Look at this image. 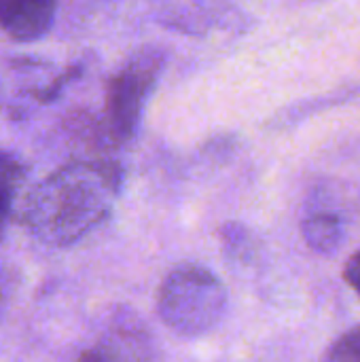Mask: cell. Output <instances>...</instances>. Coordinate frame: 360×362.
<instances>
[{
	"mask_svg": "<svg viewBox=\"0 0 360 362\" xmlns=\"http://www.w3.org/2000/svg\"><path fill=\"white\" fill-rule=\"evenodd\" d=\"M4 303V282H2V276H0V308Z\"/></svg>",
	"mask_w": 360,
	"mask_h": 362,
	"instance_id": "10",
	"label": "cell"
},
{
	"mask_svg": "<svg viewBox=\"0 0 360 362\" xmlns=\"http://www.w3.org/2000/svg\"><path fill=\"white\" fill-rule=\"evenodd\" d=\"M57 0H0V30L15 42H34L53 25Z\"/></svg>",
	"mask_w": 360,
	"mask_h": 362,
	"instance_id": "5",
	"label": "cell"
},
{
	"mask_svg": "<svg viewBox=\"0 0 360 362\" xmlns=\"http://www.w3.org/2000/svg\"><path fill=\"white\" fill-rule=\"evenodd\" d=\"M155 341L149 327L132 312H115L79 352L74 362H153Z\"/></svg>",
	"mask_w": 360,
	"mask_h": 362,
	"instance_id": "4",
	"label": "cell"
},
{
	"mask_svg": "<svg viewBox=\"0 0 360 362\" xmlns=\"http://www.w3.org/2000/svg\"><path fill=\"white\" fill-rule=\"evenodd\" d=\"M301 235L306 244L320 252V255H331L339 248L344 240V227L337 214L331 212H314L301 223Z\"/></svg>",
	"mask_w": 360,
	"mask_h": 362,
	"instance_id": "6",
	"label": "cell"
},
{
	"mask_svg": "<svg viewBox=\"0 0 360 362\" xmlns=\"http://www.w3.org/2000/svg\"><path fill=\"white\" fill-rule=\"evenodd\" d=\"M229 297L214 272L199 263L172 267L157 291L159 320L178 337L193 339L210 333L227 314Z\"/></svg>",
	"mask_w": 360,
	"mask_h": 362,
	"instance_id": "2",
	"label": "cell"
},
{
	"mask_svg": "<svg viewBox=\"0 0 360 362\" xmlns=\"http://www.w3.org/2000/svg\"><path fill=\"white\" fill-rule=\"evenodd\" d=\"M323 362H360V325L335 339Z\"/></svg>",
	"mask_w": 360,
	"mask_h": 362,
	"instance_id": "8",
	"label": "cell"
},
{
	"mask_svg": "<svg viewBox=\"0 0 360 362\" xmlns=\"http://www.w3.org/2000/svg\"><path fill=\"white\" fill-rule=\"evenodd\" d=\"M121 187L123 168L115 161L68 163L30 191L21 223L47 246H70L110 216Z\"/></svg>",
	"mask_w": 360,
	"mask_h": 362,
	"instance_id": "1",
	"label": "cell"
},
{
	"mask_svg": "<svg viewBox=\"0 0 360 362\" xmlns=\"http://www.w3.org/2000/svg\"><path fill=\"white\" fill-rule=\"evenodd\" d=\"M23 178H25V168L19 161V157L8 151H0V242L11 221V212L17 193L23 185Z\"/></svg>",
	"mask_w": 360,
	"mask_h": 362,
	"instance_id": "7",
	"label": "cell"
},
{
	"mask_svg": "<svg viewBox=\"0 0 360 362\" xmlns=\"http://www.w3.org/2000/svg\"><path fill=\"white\" fill-rule=\"evenodd\" d=\"M161 47H142L110 76L104 95V136L112 144L129 142L142 121L144 108L166 66Z\"/></svg>",
	"mask_w": 360,
	"mask_h": 362,
	"instance_id": "3",
	"label": "cell"
},
{
	"mask_svg": "<svg viewBox=\"0 0 360 362\" xmlns=\"http://www.w3.org/2000/svg\"><path fill=\"white\" fill-rule=\"evenodd\" d=\"M344 280H346V284L359 295L360 299V250H356V252L348 259V263H346V267H344Z\"/></svg>",
	"mask_w": 360,
	"mask_h": 362,
	"instance_id": "9",
	"label": "cell"
}]
</instances>
